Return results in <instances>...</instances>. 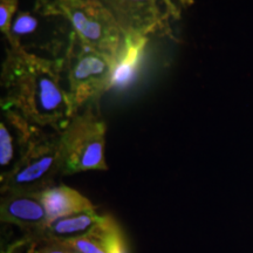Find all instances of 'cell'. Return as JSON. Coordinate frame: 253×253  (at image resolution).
<instances>
[{
    "mask_svg": "<svg viewBox=\"0 0 253 253\" xmlns=\"http://www.w3.org/2000/svg\"><path fill=\"white\" fill-rule=\"evenodd\" d=\"M1 108L17 110L31 123L61 131L73 118L61 66L7 43L0 73Z\"/></svg>",
    "mask_w": 253,
    "mask_h": 253,
    "instance_id": "6da1fadb",
    "label": "cell"
},
{
    "mask_svg": "<svg viewBox=\"0 0 253 253\" xmlns=\"http://www.w3.org/2000/svg\"><path fill=\"white\" fill-rule=\"evenodd\" d=\"M59 132L61 176L108 170L104 160L107 125L101 114L100 101L88 103Z\"/></svg>",
    "mask_w": 253,
    "mask_h": 253,
    "instance_id": "7a4b0ae2",
    "label": "cell"
},
{
    "mask_svg": "<svg viewBox=\"0 0 253 253\" xmlns=\"http://www.w3.org/2000/svg\"><path fill=\"white\" fill-rule=\"evenodd\" d=\"M61 169L60 132L37 126L12 169L1 173L0 191L41 192L54 186Z\"/></svg>",
    "mask_w": 253,
    "mask_h": 253,
    "instance_id": "3957f363",
    "label": "cell"
},
{
    "mask_svg": "<svg viewBox=\"0 0 253 253\" xmlns=\"http://www.w3.org/2000/svg\"><path fill=\"white\" fill-rule=\"evenodd\" d=\"M116 60L84 45L77 34L61 63L62 82L72 104L73 116L88 103L100 101L114 87Z\"/></svg>",
    "mask_w": 253,
    "mask_h": 253,
    "instance_id": "277c9868",
    "label": "cell"
},
{
    "mask_svg": "<svg viewBox=\"0 0 253 253\" xmlns=\"http://www.w3.org/2000/svg\"><path fill=\"white\" fill-rule=\"evenodd\" d=\"M74 36L72 25L62 14L33 8L18 12L6 43L61 66Z\"/></svg>",
    "mask_w": 253,
    "mask_h": 253,
    "instance_id": "5b68a950",
    "label": "cell"
},
{
    "mask_svg": "<svg viewBox=\"0 0 253 253\" xmlns=\"http://www.w3.org/2000/svg\"><path fill=\"white\" fill-rule=\"evenodd\" d=\"M34 8L62 14L84 45L115 60L119 58L125 34L108 9L96 0H47Z\"/></svg>",
    "mask_w": 253,
    "mask_h": 253,
    "instance_id": "8992f818",
    "label": "cell"
},
{
    "mask_svg": "<svg viewBox=\"0 0 253 253\" xmlns=\"http://www.w3.org/2000/svg\"><path fill=\"white\" fill-rule=\"evenodd\" d=\"M110 12L126 39L169 36L194 0H96Z\"/></svg>",
    "mask_w": 253,
    "mask_h": 253,
    "instance_id": "52a82bcc",
    "label": "cell"
},
{
    "mask_svg": "<svg viewBox=\"0 0 253 253\" xmlns=\"http://www.w3.org/2000/svg\"><path fill=\"white\" fill-rule=\"evenodd\" d=\"M0 220L20 229L32 244L42 239L48 226V214L40 192H7L0 199Z\"/></svg>",
    "mask_w": 253,
    "mask_h": 253,
    "instance_id": "ba28073f",
    "label": "cell"
},
{
    "mask_svg": "<svg viewBox=\"0 0 253 253\" xmlns=\"http://www.w3.org/2000/svg\"><path fill=\"white\" fill-rule=\"evenodd\" d=\"M41 201L48 214L49 224L60 218L87 211H95V205L78 190L65 184L54 185L40 192Z\"/></svg>",
    "mask_w": 253,
    "mask_h": 253,
    "instance_id": "9c48e42d",
    "label": "cell"
},
{
    "mask_svg": "<svg viewBox=\"0 0 253 253\" xmlns=\"http://www.w3.org/2000/svg\"><path fill=\"white\" fill-rule=\"evenodd\" d=\"M103 216L96 213V211H87L77 214H72L56 219L48 224L41 240H69L84 236L95 225L102 220ZM40 240V242H41ZM39 243V242H38Z\"/></svg>",
    "mask_w": 253,
    "mask_h": 253,
    "instance_id": "30bf717a",
    "label": "cell"
},
{
    "mask_svg": "<svg viewBox=\"0 0 253 253\" xmlns=\"http://www.w3.org/2000/svg\"><path fill=\"white\" fill-rule=\"evenodd\" d=\"M114 220L112 216H103L102 220L84 236L60 243L75 253H109V231Z\"/></svg>",
    "mask_w": 253,
    "mask_h": 253,
    "instance_id": "8fae6325",
    "label": "cell"
},
{
    "mask_svg": "<svg viewBox=\"0 0 253 253\" xmlns=\"http://www.w3.org/2000/svg\"><path fill=\"white\" fill-rule=\"evenodd\" d=\"M149 39H126L119 58L116 59L114 87H125L135 75Z\"/></svg>",
    "mask_w": 253,
    "mask_h": 253,
    "instance_id": "7c38bea8",
    "label": "cell"
},
{
    "mask_svg": "<svg viewBox=\"0 0 253 253\" xmlns=\"http://www.w3.org/2000/svg\"><path fill=\"white\" fill-rule=\"evenodd\" d=\"M19 0H0V31L7 39L11 34L12 24L18 13Z\"/></svg>",
    "mask_w": 253,
    "mask_h": 253,
    "instance_id": "4fadbf2b",
    "label": "cell"
},
{
    "mask_svg": "<svg viewBox=\"0 0 253 253\" xmlns=\"http://www.w3.org/2000/svg\"><path fill=\"white\" fill-rule=\"evenodd\" d=\"M34 245L36 248L33 249L32 253H75L73 250L56 240H41Z\"/></svg>",
    "mask_w": 253,
    "mask_h": 253,
    "instance_id": "5bb4252c",
    "label": "cell"
},
{
    "mask_svg": "<svg viewBox=\"0 0 253 253\" xmlns=\"http://www.w3.org/2000/svg\"><path fill=\"white\" fill-rule=\"evenodd\" d=\"M47 0H36V4L34 5H40V4H43V2H46Z\"/></svg>",
    "mask_w": 253,
    "mask_h": 253,
    "instance_id": "9a60e30c",
    "label": "cell"
}]
</instances>
